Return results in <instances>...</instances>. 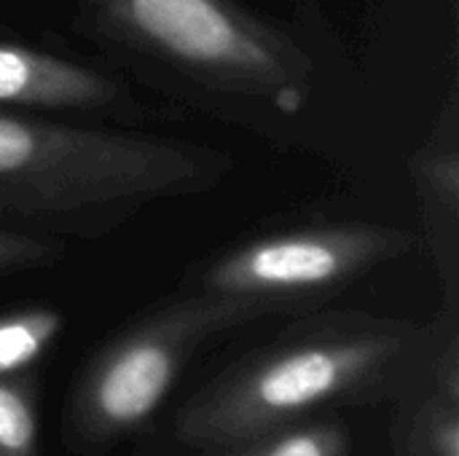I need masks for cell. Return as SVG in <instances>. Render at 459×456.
<instances>
[{"instance_id": "6da1fadb", "label": "cell", "mask_w": 459, "mask_h": 456, "mask_svg": "<svg viewBox=\"0 0 459 456\" xmlns=\"http://www.w3.org/2000/svg\"><path fill=\"white\" fill-rule=\"evenodd\" d=\"M231 169L207 142L0 113V228L102 239L153 204L215 191Z\"/></svg>"}, {"instance_id": "7a4b0ae2", "label": "cell", "mask_w": 459, "mask_h": 456, "mask_svg": "<svg viewBox=\"0 0 459 456\" xmlns=\"http://www.w3.org/2000/svg\"><path fill=\"white\" fill-rule=\"evenodd\" d=\"M433 320L331 312L304 317L247 352L178 417V435L196 449L261 443L331 406L393 400L425 352Z\"/></svg>"}, {"instance_id": "3957f363", "label": "cell", "mask_w": 459, "mask_h": 456, "mask_svg": "<svg viewBox=\"0 0 459 456\" xmlns=\"http://www.w3.org/2000/svg\"><path fill=\"white\" fill-rule=\"evenodd\" d=\"M86 32L161 86L207 105L299 116L315 89L309 48L239 0H75Z\"/></svg>"}, {"instance_id": "277c9868", "label": "cell", "mask_w": 459, "mask_h": 456, "mask_svg": "<svg viewBox=\"0 0 459 456\" xmlns=\"http://www.w3.org/2000/svg\"><path fill=\"white\" fill-rule=\"evenodd\" d=\"M274 314L285 312L269 301L191 288L153 306L102 344L81 371L65 409L70 449L100 454L137 433L207 341Z\"/></svg>"}, {"instance_id": "5b68a950", "label": "cell", "mask_w": 459, "mask_h": 456, "mask_svg": "<svg viewBox=\"0 0 459 456\" xmlns=\"http://www.w3.org/2000/svg\"><path fill=\"white\" fill-rule=\"evenodd\" d=\"M414 245L411 231L385 223L355 220L285 228L218 253L188 277L186 288L269 301L290 314L401 261Z\"/></svg>"}, {"instance_id": "8992f818", "label": "cell", "mask_w": 459, "mask_h": 456, "mask_svg": "<svg viewBox=\"0 0 459 456\" xmlns=\"http://www.w3.org/2000/svg\"><path fill=\"white\" fill-rule=\"evenodd\" d=\"M393 456H459V312L433 317L422 357L393 395Z\"/></svg>"}, {"instance_id": "52a82bcc", "label": "cell", "mask_w": 459, "mask_h": 456, "mask_svg": "<svg viewBox=\"0 0 459 456\" xmlns=\"http://www.w3.org/2000/svg\"><path fill=\"white\" fill-rule=\"evenodd\" d=\"M132 94L116 75L54 51L0 40V113H121Z\"/></svg>"}, {"instance_id": "ba28073f", "label": "cell", "mask_w": 459, "mask_h": 456, "mask_svg": "<svg viewBox=\"0 0 459 456\" xmlns=\"http://www.w3.org/2000/svg\"><path fill=\"white\" fill-rule=\"evenodd\" d=\"M420 199L422 242L444 293V309L459 312V91L452 86L441 110L409 159Z\"/></svg>"}, {"instance_id": "9c48e42d", "label": "cell", "mask_w": 459, "mask_h": 456, "mask_svg": "<svg viewBox=\"0 0 459 456\" xmlns=\"http://www.w3.org/2000/svg\"><path fill=\"white\" fill-rule=\"evenodd\" d=\"M65 314L54 306L0 312V376L27 374L62 336Z\"/></svg>"}, {"instance_id": "30bf717a", "label": "cell", "mask_w": 459, "mask_h": 456, "mask_svg": "<svg viewBox=\"0 0 459 456\" xmlns=\"http://www.w3.org/2000/svg\"><path fill=\"white\" fill-rule=\"evenodd\" d=\"M38 382L27 374L0 376V456H38Z\"/></svg>"}, {"instance_id": "8fae6325", "label": "cell", "mask_w": 459, "mask_h": 456, "mask_svg": "<svg viewBox=\"0 0 459 456\" xmlns=\"http://www.w3.org/2000/svg\"><path fill=\"white\" fill-rule=\"evenodd\" d=\"M350 441L342 425H293L266 441H261L255 456H347Z\"/></svg>"}, {"instance_id": "7c38bea8", "label": "cell", "mask_w": 459, "mask_h": 456, "mask_svg": "<svg viewBox=\"0 0 459 456\" xmlns=\"http://www.w3.org/2000/svg\"><path fill=\"white\" fill-rule=\"evenodd\" d=\"M62 255H65V242L0 228V277L56 266Z\"/></svg>"}, {"instance_id": "4fadbf2b", "label": "cell", "mask_w": 459, "mask_h": 456, "mask_svg": "<svg viewBox=\"0 0 459 456\" xmlns=\"http://www.w3.org/2000/svg\"><path fill=\"white\" fill-rule=\"evenodd\" d=\"M258 446H261V443H250V446H239V449H229V452H221L218 456H255V454H258Z\"/></svg>"}]
</instances>
